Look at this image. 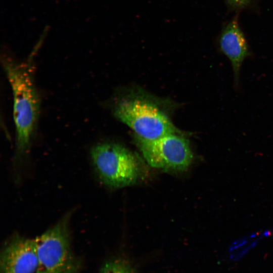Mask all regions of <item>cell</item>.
<instances>
[{"mask_svg":"<svg viewBox=\"0 0 273 273\" xmlns=\"http://www.w3.org/2000/svg\"><path fill=\"white\" fill-rule=\"evenodd\" d=\"M32 57L22 62L6 58L2 60L13 95L16 159L21 158L29 149L40 113V99L34 80Z\"/></svg>","mask_w":273,"mask_h":273,"instance_id":"1","label":"cell"},{"mask_svg":"<svg viewBox=\"0 0 273 273\" xmlns=\"http://www.w3.org/2000/svg\"><path fill=\"white\" fill-rule=\"evenodd\" d=\"M68 213L54 225L34 239L38 259L35 273H78L81 260L71 246Z\"/></svg>","mask_w":273,"mask_h":273,"instance_id":"2","label":"cell"},{"mask_svg":"<svg viewBox=\"0 0 273 273\" xmlns=\"http://www.w3.org/2000/svg\"><path fill=\"white\" fill-rule=\"evenodd\" d=\"M90 156L98 176L108 187L117 188L132 185L141 175L138 158L118 144H98L92 148Z\"/></svg>","mask_w":273,"mask_h":273,"instance_id":"3","label":"cell"},{"mask_svg":"<svg viewBox=\"0 0 273 273\" xmlns=\"http://www.w3.org/2000/svg\"><path fill=\"white\" fill-rule=\"evenodd\" d=\"M113 113L132 129L136 136L144 140H154L169 134L178 133L164 112L144 100H121L115 105Z\"/></svg>","mask_w":273,"mask_h":273,"instance_id":"4","label":"cell"},{"mask_svg":"<svg viewBox=\"0 0 273 273\" xmlns=\"http://www.w3.org/2000/svg\"><path fill=\"white\" fill-rule=\"evenodd\" d=\"M135 141L147 163L153 167L183 171L193 161L189 142L179 133L169 134L154 140H146L135 135Z\"/></svg>","mask_w":273,"mask_h":273,"instance_id":"5","label":"cell"},{"mask_svg":"<svg viewBox=\"0 0 273 273\" xmlns=\"http://www.w3.org/2000/svg\"><path fill=\"white\" fill-rule=\"evenodd\" d=\"M37 265L34 239L15 235L5 243L1 253V273H35Z\"/></svg>","mask_w":273,"mask_h":273,"instance_id":"6","label":"cell"},{"mask_svg":"<svg viewBox=\"0 0 273 273\" xmlns=\"http://www.w3.org/2000/svg\"><path fill=\"white\" fill-rule=\"evenodd\" d=\"M219 51L230 60L234 74V86H239L241 66L252 52L237 15L225 24L217 39Z\"/></svg>","mask_w":273,"mask_h":273,"instance_id":"7","label":"cell"},{"mask_svg":"<svg viewBox=\"0 0 273 273\" xmlns=\"http://www.w3.org/2000/svg\"><path fill=\"white\" fill-rule=\"evenodd\" d=\"M99 273H134L130 264L125 259L110 260L102 267Z\"/></svg>","mask_w":273,"mask_h":273,"instance_id":"8","label":"cell"},{"mask_svg":"<svg viewBox=\"0 0 273 273\" xmlns=\"http://www.w3.org/2000/svg\"><path fill=\"white\" fill-rule=\"evenodd\" d=\"M228 8L236 12L252 8L256 0H223Z\"/></svg>","mask_w":273,"mask_h":273,"instance_id":"9","label":"cell"}]
</instances>
